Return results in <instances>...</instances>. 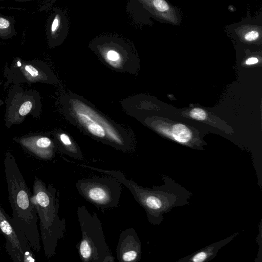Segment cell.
<instances>
[{
	"instance_id": "1",
	"label": "cell",
	"mask_w": 262,
	"mask_h": 262,
	"mask_svg": "<svg viewBox=\"0 0 262 262\" xmlns=\"http://www.w3.org/2000/svg\"><path fill=\"white\" fill-rule=\"evenodd\" d=\"M94 170L113 177L126 187L145 210L149 222L154 225H159L164 220L163 214L173 208L188 205L192 195L181 184L166 176L162 177L163 184L149 188L141 186L134 181L127 179L119 170L97 167H94Z\"/></svg>"
},
{
	"instance_id": "2",
	"label": "cell",
	"mask_w": 262,
	"mask_h": 262,
	"mask_svg": "<svg viewBox=\"0 0 262 262\" xmlns=\"http://www.w3.org/2000/svg\"><path fill=\"white\" fill-rule=\"evenodd\" d=\"M4 167L8 199L12 210V222L24 234L29 245L39 251L41 246L37 225L38 217L32 201V194L14 156L9 151L5 153Z\"/></svg>"
},
{
	"instance_id": "3",
	"label": "cell",
	"mask_w": 262,
	"mask_h": 262,
	"mask_svg": "<svg viewBox=\"0 0 262 262\" xmlns=\"http://www.w3.org/2000/svg\"><path fill=\"white\" fill-rule=\"evenodd\" d=\"M62 104L67 119L92 137L119 150L133 148V141L124 129L81 97L71 93L63 98Z\"/></svg>"
},
{
	"instance_id": "4",
	"label": "cell",
	"mask_w": 262,
	"mask_h": 262,
	"mask_svg": "<svg viewBox=\"0 0 262 262\" xmlns=\"http://www.w3.org/2000/svg\"><path fill=\"white\" fill-rule=\"evenodd\" d=\"M32 201L37 210L45 255L51 258L56 253L59 239L64 236L66 220L58 215L60 193L52 184L48 185L37 176L33 185Z\"/></svg>"
},
{
	"instance_id": "5",
	"label": "cell",
	"mask_w": 262,
	"mask_h": 262,
	"mask_svg": "<svg viewBox=\"0 0 262 262\" xmlns=\"http://www.w3.org/2000/svg\"><path fill=\"white\" fill-rule=\"evenodd\" d=\"M81 237L76 247L83 262H114L103 231L102 223L96 212L91 214L85 206L76 210Z\"/></svg>"
},
{
	"instance_id": "6",
	"label": "cell",
	"mask_w": 262,
	"mask_h": 262,
	"mask_svg": "<svg viewBox=\"0 0 262 262\" xmlns=\"http://www.w3.org/2000/svg\"><path fill=\"white\" fill-rule=\"evenodd\" d=\"M89 48L105 64L120 72H132L137 57L128 39L116 34H102L89 43Z\"/></svg>"
},
{
	"instance_id": "7",
	"label": "cell",
	"mask_w": 262,
	"mask_h": 262,
	"mask_svg": "<svg viewBox=\"0 0 262 262\" xmlns=\"http://www.w3.org/2000/svg\"><path fill=\"white\" fill-rule=\"evenodd\" d=\"M75 186L79 193L98 209L118 206L122 184L111 176L81 179L76 182Z\"/></svg>"
},
{
	"instance_id": "8",
	"label": "cell",
	"mask_w": 262,
	"mask_h": 262,
	"mask_svg": "<svg viewBox=\"0 0 262 262\" xmlns=\"http://www.w3.org/2000/svg\"><path fill=\"white\" fill-rule=\"evenodd\" d=\"M4 114L5 125L10 128L21 124L28 115L39 117L41 112V98L34 90L13 84L7 95Z\"/></svg>"
},
{
	"instance_id": "9",
	"label": "cell",
	"mask_w": 262,
	"mask_h": 262,
	"mask_svg": "<svg viewBox=\"0 0 262 262\" xmlns=\"http://www.w3.org/2000/svg\"><path fill=\"white\" fill-rule=\"evenodd\" d=\"M6 84H33L44 83L55 84L58 79L46 63L38 60L16 59L10 66L4 68Z\"/></svg>"
},
{
	"instance_id": "10",
	"label": "cell",
	"mask_w": 262,
	"mask_h": 262,
	"mask_svg": "<svg viewBox=\"0 0 262 262\" xmlns=\"http://www.w3.org/2000/svg\"><path fill=\"white\" fill-rule=\"evenodd\" d=\"M0 234L5 238L6 250L13 261H23L25 256L32 253L25 235L14 226L11 217L7 214L1 203Z\"/></svg>"
},
{
	"instance_id": "11",
	"label": "cell",
	"mask_w": 262,
	"mask_h": 262,
	"mask_svg": "<svg viewBox=\"0 0 262 262\" xmlns=\"http://www.w3.org/2000/svg\"><path fill=\"white\" fill-rule=\"evenodd\" d=\"M125 10L134 23L145 13L173 24L178 21L174 10L165 0H128Z\"/></svg>"
},
{
	"instance_id": "12",
	"label": "cell",
	"mask_w": 262,
	"mask_h": 262,
	"mask_svg": "<svg viewBox=\"0 0 262 262\" xmlns=\"http://www.w3.org/2000/svg\"><path fill=\"white\" fill-rule=\"evenodd\" d=\"M26 151L42 160H51L57 151L55 143L47 134H33L13 139Z\"/></svg>"
},
{
	"instance_id": "13",
	"label": "cell",
	"mask_w": 262,
	"mask_h": 262,
	"mask_svg": "<svg viewBox=\"0 0 262 262\" xmlns=\"http://www.w3.org/2000/svg\"><path fill=\"white\" fill-rule=\"evenodd\" d=\"M116 253L119 262L140 261L142 254L141 243L134 228H127L120 233Z\"/></svg>"
},
{
	"instance_id": "14",
	"label": "cell",
	"mask_w": 262,
	"mask_h": 262,
	"mask_svg": "<svg viewBox=\"0 0 262 262\" xmlns=\"http://www.w3.org/2000/svg\"><path fill=\"white\" fill-rule=\"evenodd\" d=\"M69 24L67 13L61 8L56 9L49 18L47 37L51 48L61 45L69 34Z\"/></svg>"
},
{
	"instance_id": "15",
	"label": "cell",
	"mask_w": 262,
	"mask_h": 262,
	"mask_svg": "<svg viewBox=\"0 0 262 262\" xmlns=\"http://www.w3.org/2000/svg\"><path fill=\"white\" fill-rule=\"evenodd\" d=\"M237 233L226 238L215 242L203 249H201L187 256L178 260L179 262H206L212 259L217 254L219 250L224 246L232 240Z\"/></svg>"
},
{
	"instance_id": "16",
	"label": "cell",
	"mask_w": 262,
	"mask_h": 262,
	"mask_svg": "<svg viewBox=\"0 0 262 262\" xmlns=\"http://www.w3.org/2000/svg\"><path fill=\"white\" fill-rule=\"evenodd\" d=\"M53 135L57 150L71 158L83 160L81 150L67 133L58 130L54 132Z\"/></svg>"
},
{
	"instance_id": "17",
	"label": "cell",
	"mask_w": 262,
	"mask_h": 262,
	"mask_svg": "<svg viewBox=\"0 0 262 262\" xmlns=\"http://www.w3.org/2000/svg\"><path fill=\"white\" fill-rule=\"evenodd\" d=\"M172 135L177 141L182 143L188 142L191 137L189 129L182 124H177L173 126Z\"/></svg>"
},
{
	"instance_id": "18",
	"label": "cell",
	"mask_w": 262,
	"mask_h": 262,
	"mask_svg": "<svg viewBox=\"0 0 262 262\" xmlns=\"http://www.w3.org/2000/svg\"><path fill=\"white\" fill-rule=\"evenodd\" d=\"M190 116L192 118L199 120H204L206 118V112L200 108L192 109L190 112Z\"/></svg>"
},
{
	"instance_id": "19",
	"label": "cell",
	"mask_w": 262,
	"mask_h": 262,
	"mask_svg": "<svg viewBox=\"0 0 262 262\" xmlns=\"http://www.w3.org/2000/svg\"><path fill=\"white\" fill-rule=\"evenodd\" d=\"M259 32L257 30L252 29L244 34V38L248 41L256 40L259 37Z\"/></svg>"
},
{
	"instance_id": "20",
	"label": "cell",
	"mask_w": 262,
	"mask_h": 262,
	"mask_svg": "<svg viewBox=\"0 0 262 262\" xmlns=\"http://www.w3.org/2000/svg\"><path fill=\"white\" fill-rule=\"evenodd\" d=\"M10 21L3 17H0V29H6L10 27Z\"/></svg>"
},
{
	"instance_id": "21",
	"label": "cell",
	"mask_w": 262,
	"mask_h": 262,
	"mask_svg": "<svg viewBox=\"0 0 262 262\" xmlns=\"http://www.w3.org/2000/svg\"><path fill=\"white\" fill-rule=\"evenodd\" d=\"M258 59L256 57H250L246 61V64L248 65L253 64L257 63Z\"/></svg>"
},
{
	"instance_id": "22",
	"label": "cell",
	"mask_w": 262,
	"mask_h": 262,
	"mask_svg": "<svg viewBox=\"0 0 262 262\" xmlns=\"http://www.w3.org/2000/svg\"><path fill=\"white\" fill-rule=\"evenodd\" d=\"M2 104H3V101L2 99H0V107L2 106Z\"/></svg>"
},
{
	"instance_id": "23",
	"label": "cell",
	"mask_w": 262,
	"mask_h": 262,
	"mask_svg": "<svg viewBox=\"0 0 262 262\" xmlns=\"http://www.w3.org/2000/svg\"><path fill=\"white\" fill-rule=\"evenodd\" d=\"M46 1H50L51 3L55 2L56 0H46Z\"/></svg>"
}]
</instances>
